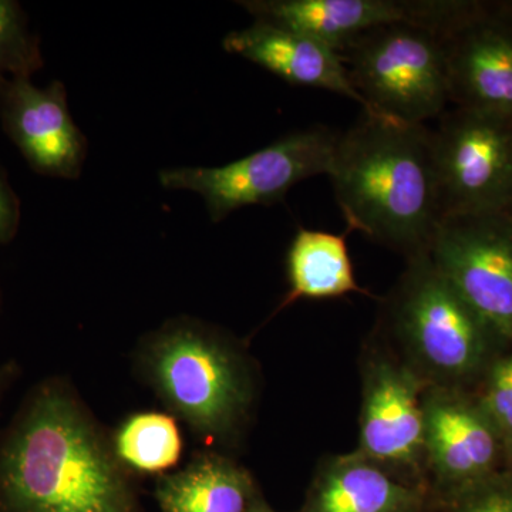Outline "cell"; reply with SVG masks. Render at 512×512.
Masks as SVG:
<instances>
[{
  "instance_id": "cell-10",
  "label": "cell",
  "mask_w": 512,
  "mask_h": 512,
  "mask_svg": "<svg viewBox=\"0 0 512 512\" xmlns=\"http://www.w3.org/2000/svg\"><path fill=\"white\" fill-rule=\"evenodd\" d=\"M259 22L295 30L333 49H343L367 30L413 23L436 32L456 18L454 0H242Z\"/></svg>"
},
{
  "instance_id": "cell-16",
  "label": "cell",
  "mask_w": 512,
  "mask_h": 512,
  "mask_svg": "<svg viewBox=\"0 0 512 512\" xmlns=\"http://www.w3.org/2000/svg\"><path fill=\"white\" fill-rule=\"evenodd\" d=\"M419 505L416 490L362 456L326 468L313 484L305 512H416Z\"/></svg>"
},
{
  "instance_id": "cell-20",
  "label": "cell",
  "mask_w": 512,
  "mask_h": 512,
  "mask_svg": "<svg viewBox=\"0 0 512 512\" xmlns=\"http://www.w3.org/2000/svg\"><path fill=\"white\" fill-rule=\"evenodd\" d=\"M491 426L512 439V355L495 366L485 396Z\"/></svg>"
},
{
  "instance_id": "cell-13",
  "label": "cell",
  "mask_w": 512,
  "mask_h": 512,
  "mask_svg": "<svg viewBox=\"0 0 512 512\" xmlns=\"http://www.w3.org/2000/svg\"><path fill=\"white\" fill-rule=\"evenodd\" d=\"M360 448L367 460L412 466L424 450V409L416 379L377 363L367 375L360 419Z\"/></svg>"
},
{
  "instance_id": "cell-18",
  "label": "cell",
  "mask_w": 512,
  "mask_h": 512,
  "mask_svg": "<svg viewBox=\"0 0 512 512\" xmlns=\"http://www.w3.org/2000/svg\"><path fill=\"white\" fill-rule=\"evenodd\" d=\"M114 451L131 474L164 476L183 456L184 441L171 414L136 413L111 433Z\"/></svg>"
},
{
  "instance_id": "cell-9",
  "label": "cell",
  "mask_w": 512,
  "mask_h": 512,
  "mask_svg": "<svg viewBox=\"0 0 512 512\" xmlns=\"http://www.w3.org/2000/svg\"><path fill=\"white\" fill-rule=\"evenodd\" d=\"M441 36L450 103L512 119V2H470Z\"/></svg>"
},
{
  "instance_id": "cell-8",
  "label": "cell",
  "mask_w": 512,
  "mask_h": 512,
  "mask_svg": "<svg viewBox=\"0 0 512 512\" xmlns=\"http://www.w3.org/2000/svg\"><path fill=\"white\" fill-rule=\"evenodd\" d=\"M429 255L491 333L512 339V215L446 217Z\"/></svg>"
},
{
  "instance_id": "cell-14",
  "label": "cell",
  "mask_w": 512,
  "mask_h": 512,
  "mask_svg": "<svg viewBox=\"0 0 512 512\" xmlns=\"http://www.w3.org/2000/svg\"><path fill=\"white\" fill-rule=\"evenodd\" d=\"M424 450L444 481L474 485L493 466L497 437L490 420L453 397L423 403Z\"/></svg>"
},
{
  "instance_id": "cell-21",
  "label": "cell",
  "mask_w": 512,
  "mask_h": 512,
  "mask_svg": "<svg viewBox=\"0 0 512 512\" xmlns=\"http://www.w3.org/2000/svg\"><path fill=\"white\" fill-rule=\"evenodd\" d=\"M454 512H512V485H471L458 498Z\"/></svg>"
},
{
  "instance_id": "cell-4",
  "label": "cell",
  "mask_w": 512,
  "mask_h": 512,
  "mask_svg": "<svg viewBox=\"0 0 512 512\" xmlns=\"http://www.w3.org/2000/svg\"><path fill=\"white\" fill-rule=\"evenodd\" d=\"M339 53L365 113L424 124L440 119L450 103L446 49L436 30L413 23L379 26Z\"/></svg>"
},
{
  "instance_id": "cell-25",
  "label": "cell",
  "mask_w": 512,
  "mask_h": 512,
  "mask_svg": "<svg viewBox=\"0 0 512 512\" xmlns=\"http://www.w3.org/2000/svg\"><path fill=\"white\" fill-rule=\"evenodd\" d=\"M507 212H508V214L512 215V204H511L510 210H508Z\"/></svg>"
},
{
  "instance_id": "cell-17",
  "label": "cell",
  "mask_w": 512,
  "mask_h": 512,
  "mask_svg": "<svg viewBox=\"0 0 512 512\" xmlns=\"http://www.w3.org/2000/svg\"><path fill=\"white\" fill-rule=\"evenodd\" d=\"M343 234L299 228L286 255L289 292L281 308L299 299L339 298L348 293H367L356 281L348 242Z\"/></svg>"
},
{
  "instance_id": "cell-15",
  "label": "cell",
  "mask_w": 512,
  "mask_h": 512,
  "mask_svg": "<svg viewBox=\"0 0 512 512\" xmlns=\"http://www.w3.org/2000/svg\"><path fill=\"white\" fill-rule=\"evenodd\" d=\"M256 494L251 474L215 451L158 477L154 493L161 512H247Z\"/></svg>"
},
{
  "instance_id": "cell-11",
  "label": "cell",
  "mask_w": 512,
  "mask_h": 512,
  "mask_svg": "<svg viewBox=\"0 0 512 512\" xmlns=\"http://www.w3.org/2000/svg\"><path fill=\"white\" fill-rule=\"evenodd\" d=\"M0 119L37 174L66 180L80 177L87 141L74 124L63 83L42 89L30 77L0 80Z\"/></svg>"
},
{
  "instance_id": "cell-24",
  "label": "cell",
  "mask_w": 512,
  "mask_h": 512,
  "mask_svg": "<svg viewBox=\"0 0 512 512\" xmlns=\"http://www.w3.org/2000/svg\"><path fill=\"white\" fill-rule=\"evenodd\" d=\"M247 512H276L274 508L271 507L261 495L256 494L254 498H252L251 504H249Z\"/></svg>"
},
{
  "instance_id": "cell-12",
  "label": "cell",
  "mask_w": 512,
  "mask_h": 512,
  "mask_svg": "<svg viewBox=\"0 0 512 512\" xmlns=\"http://www.w3.org/2000/svg\"><path fill=\"white\" fill-rule=\"evenodd\" d=\"M222 46L231 55L264 67L293 86L312 87L348 97L365 109L338 50L311 36L254 20L228 33Z\"/></svg>"
},
{
  "instance_id": "cell-22",
  "label": "cell",
  "mask_w": 512,
  "mask_h": 512,
  "mask_svg": "<svg viewBox=\"0 0 512 512\" xmlns=\"http://www.w3.org/2000/svg\"><path fill=\"white\" fill-rule=\"evenodd\" d=\"M20 202L5 175L0 173V244H8L18 231Z\"/></svg>"
},
{
  "instance_id": "cell-5",
  "label": "cell",
  "mask_w": 512,
  "mask_h": 512,
  "mask_svg": "<svg viewBox=\"0 0 512 512\" xmlns=\"http://www.w3.org/2000/svg\"><path fill=\"white\" fill-rule=\"evenodd\" d=\"M338 137L322 126L293 131L222 167L165 168L158 181L167 190L200 194L218 224L239 208L276 204L301 181L328 175Z\"/></svg>"
},
{
  "instance_id": "cell-3",
  "label": "cell",
  "mask_w": 512,
  "mask_h": 512,
  "mask_svg": "<svg viewBox=\"0 0 512 512\" xmlns=\"http://www.w3.org/2000/svg\"><path fill=\"white\" fill-rule=\"evenodd\" d=\"M134 370L168 414L207 444L229 443L254 399L251 369L238 346L190 316L167 320L144 336Z\"/></svg>"
},
{
  "instance_id": "cell-2",
  "label": "cell",
  "mask_w": 512,
  "mask_h": 512,
  "mask_svg": "<svg viewBox=\"0 0 512 512\" xmlns=\"http://www.w3.org/2000/svg\"><path fill=\"white\" fill-rule=\"evenodd\" d=\"M348 229L407 258L429 255L441 221L433 130L365 113L336 141L328 174Z\"/></svg>"
},
{
  "instance_id": "cell-1",
  "label": "cell",
  "mask_w": 512,
  "mask_h": 512,
  "mask_svg": "<svg viewBox=\"0 0 512 512\" xmlns=\"http://www.w3.org/2000/svg\"><path fill=\"white\" fill-rule=\"evenodd\" d=\"M0 512H140L134 474L64 377L37 383L0 429Z\"/></svg>"
},
{
  "instance_id": "cell-7",
  "label": "cell",
  "mask_w": 512,
  "mask_h": 512,
  "mask_svg": "<svg viewBox=\"0 0 512 512\" xmlns=\"http://www.w3.org/2000/svg\"><path fill=\"white\" fill-rule=\"evenodd\" d=\"M443 217L507 212L512 204V119L444 111L433 130Z\"/></svg>"
},
{
  "instance_id": "cell-19",
  "label": "cell",
  "mask_w": 512,
  "mask_h": 512,
  "mask_svg": "<svg viewBox=\"0 0 512 512\" xmlns=\"http://www.w3.org/2000/svg\"><path fill=\"white\" fill-rule=\"evenodd\" d=\"M42 67L39 40L19 3L0 0V80L32 77Z\"/></svg>"
},
{
  "instance_id": "cell-6",
  "label": "cell",
  "mask_w": 512,
  "mask_h": 512,
  "mask_svg": "<svg viewBox=\"0 0 512 512\" xmlns=\"http://www.w3.org/2000/svg\"><path fill=\"white\" fill-rule=\"evenodd\" d=\"M400 338L430 373L467 375L480 363L491 330L437 271L430 255L410 261L389 301Z\"/></svg>"
},
{
  "instance_id": "cell-23",
  "label": "cell",
  "mask_w": 512,
  "mask_h": 512,
  "mask_svg": "<svg viewBox=\"0 0 512 512\" xmlns=\"http://www.w3.org/2000/svg\"><path fill=\"white\" fill-rule=\"evenodd\" d=\"M20 376V367L15 360H9V362L0 365V402H2L3 396L13 386V383L18 380Z\"/></svg>"
}]
</instances>
